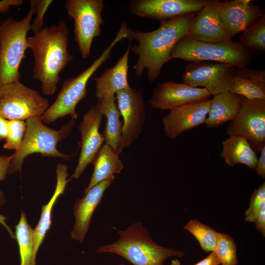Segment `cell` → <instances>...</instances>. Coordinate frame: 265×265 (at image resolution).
Returning a JSON list of instances; mask_svg holds the SVG:
<instances>
[{
	"label": "cell",
	"mask_w": 265,
	"mask_h": 265,
	"mask_svg": "<svg viewBox=\"0 0 265 265\" xmlns=\"http://www.w3.org/2000/svg\"><path fill=\"white\" fill-rule=\"evenodd\" d=\"M220 262L214 251L207 257L197 263L194 265H219Z\"/></svg>",
	"instance_id": "74e56055"
},
{
	"label": "cell",
	"mask_w": 265,
	"mask_h": 265,
	"mask_svg": "<svg viewBox=\"0 0 265 265\" xmlns=\"http://www.w3.org/2000/svg\"><path fill=\"white\" fill-rule=\"evenodd\" d=\"M130 30L131 28L128 27L127 23L122 22L114 39L101 55L79 75L63 81L55 101L40 116L44 123L50 124L68 115L73 120L78 118L76 106L86 96L87 84L89 79L110 57L115 45L123 39L129 38Z\"/></svg>",
	"instance_id": "277c9868"
},
{
	"label": "cell",
	"mask_w": 265,
	"mask_h": 265,
	"mask_svg": "<svg viewBox=\"0 0 265 265\" xmlns=\"http://www.w3.org/2000/svg\"><path fill=\"white\" fill-rule=\"evenodd\" d=\"M197 13L180 16L160 23L157 29L145 32L131 29L129 38L137 45L131 47L138 56L133 66L134 74L140 77L146 70L147 79L153 82L159 76L163 66L171 59V52L177 42L186 36Z\"/></svg>",
	"instance_id": "6da1fadb"
},
{
	"label": "cell",
	"mask_w": 265,
	"mask_h": 265,
	"mask_svg": "<svg viewBox=\"0 0 265 265\" xmlns=\"http://www.w3.org/2000/svg\"><path fill=\"white\" fill-rule=\"evenodd\" d=\"M237 67L221 63L193 62L186 67L184 83L193 87H203L211 95L229 90Z\"/></svg>",
	"instance_id": "7c38bea8"
},
{
	"label": "cell",
	"mask_w": 265,
	"mask_h": 265,
	"mask_svg": "<svg viewBox=\"0 0 265 265\" xmlns=\"http://www.w3.org/2000/svg\"><path fill=\"white\" fill-rule=\"evenodd\" d=\"M123 265V264H120V265Z\"/></svg>",
	"instance_id": "b9f144b4"
},
{
	"label": "cell",
	"mask_w": 265,
	"mask_h": 265,
	"mask_svg": "<svg viewBox=\"0 0 265 265\" xmlns=\"http://www.w3.org/2000/svg\"><path fill=\"white\" fill-rule=\"evenodd\" d=\"M226 133L245 137L255 153H260L265 146V100L242 97L240 108L226 127Z\"/></svg>",
	"instance_id": "30bf717a"
},
{
	"label": "cell",
	"mask_w": 265,
	"mask_h": 265,
	"mask_svg": "<svg viewBox=\"0 0 265 265\" xmlns=\"http://www.w3.org/2000/svg\"><path fill=\"white\" fill-rule=\"evenodd\" d=\"M114 178L113 176L98 184L85 192L82 198L76 201L73 209L75 222L71 233L72 239L83 242L88 231L93 214Z\"/></svg>",
	"instance_id": "d6986e66"
},
{
	"label": "cell",
	"mask_w": 265,
	"mask_h": 265,
	"mask_svg": "<svg viewBox=\"0 0 265 265\" xmlns=\"http://www.w3.org/2000/svg\"><path fill=\"white\" fill-rule=\"evenodd\" d=\"M256 229L265 236V207H264L257 214L254 222Z\"/></svg>",
	"instance_id": "d590c367"
},
{
	"label": "cell",
	"mask_w": 265,
	"mask_h": 265,
	"mask_svg": "<svg viewBox=\"0 0 265 265\" xmlns=\"http://www.w3.org/2000/svg\"><path fill=\"white\" fill-rule=\"evenodd\" d=\"M26 128V121L22 120H10L3 148L19 151L22 147Z\"/></svg>",
	"instance_id": "4dcf8cb0"
},
{
	"label": "cell",
	"mask_w": 265,
	"mask_h": 265,
	"mask_svg": "<svg viewBox=\"0 0 265 265\" xmlns=\"http://www.w3.org/2000/svg\"><path fill=\"white\" fill-rule=\"evenodd\" d=\"M24 3L23 0H0V13H4L12 6H19Z\"/></svg>",
	"instance_id": "8d00e7d4"
},
{
	"label": "cell",
	"mask_w": 265,
	"mask_h": 265,
	"mask_svg": "<svg viewBox=\"0 0 265 265\" xmlns=\"http://www.w3.org/2000/svg\"><path fill=\"white\" fill-rule=\"evenodd\" d=\"M260 156L258 158L256 166L254 169L256 174L262 178H265V146L260 152Z\"/></svg>",
	"instance_id": "e575fe53"
},
{
	"label": "cell",
	"mask_w": 265,
	"mask_h": 265,
	"mask_svg": "<svg viewBox=\"0 0 265 265\" xmlns=\"http://www.w3.org/2000/svg\"><path fill=\"white\" fill-rule=\"evenodd\" d=\"M26 121V128L22 147L12 155L8 174L20 171L25 159L33 153L66 160L74 155L64 154L57 149L58 143L68 136L72 132L75 124L74 120L72 119L58 130L45 125L40 116Z\"/></svg>",
	"instance_id": "8992f818"
},
{
	"label": "cell",
	"mask_w": 265,
	"mask_h": 265,
	"mask_svg": "<svg viewBox=\"0 0 265 265\" xmlns=\"http://www.w3.org/2000/svg\"><path fill=\"white\" fill-rule=\"evenodd\" d=\"M33 231L28 224L25 212H21L20 220L15 226V238L19 248L20 265H31L33 257Z\"/></svg>",
	"instance_id": "4316f807"
},
{
	"label": "cell",
	"mask_w": 265,
	"mask_h": 265,
	"mask_svg": "<svg viewBox=\"0 0 265 265\" xmlns=\"http://www.w3.org/2000/svg\"><path fill=\"white\" fill-rule=\"evenodd\" d=\"M211 105V99L192 102L169 110L162 118L163 130L166 136L176 139L184 132L205 123Z\"/></svg>",
	"instance_id": "2e32d148"
},
{
	"label": "cell",
	"mask_w": 265,
	"mask_h": 265,
	"mask_svg": "<svg viewBox=\"0 0 265 265\" xmlns=\"http://www.w3.org/2000/svg\"><path fill=\"white\" fill-rule=\"evenodd\" d=\"M116 105L123 120L119 152L132 144L141 133L146 111L142 93L130 86L115 95Z\"/></svg>",
	"instance_id": "8fae6325"
},
{
	"label": "cell",
	"mask_w": 265,
	"mask_h": 265,
	"mask_svg": "<svg viewBox=\"0 0 265 265\" xmlns=\"http://www.w3.org/2000/svg\"><path fill=\"white\" fill-rule=\"evenodd\" d=\"M238 43L250 51L258 53L265 50V14L254 24L243 31Z\"/></svg>",
	"instance_id": "83f0119b"
},
{
	"label": "cell",
	"mask_w": 265,
	"mask_h": 265,
	"mask_svg": "<svg viewBox=\"0 0 265 265\" xmlns=\"http://www.w3.org/2000/svg\"><path fill=\"white\" fill-rule=\"evenodd\" d=\"M6 219V216L0 214V224H1L6 229L11 237L13 239H15V234L9 226L7 224Z\"/></svg>",
	"instance_id": "ab89813d"
},
{
	"label": "cell",
	"mask_w": 265,
	"mask_h": 265,
	"mask_svg": "<svg viewBox=\"0 0 265 265\" xmlns=\"http://www.w3.org/2000/svg\"><path fill=\"white\" fill-rule=\"evenodd\" d=\"M221 157L228 165L242 164L254 169L258 157L247 139L239 135H230L222 141Z\"/></svg>",
	"instance_id": "d4e9b609"
},
{
	"label": "cell",
	"mask_w": 265,
	"mask_h": 265,
	"mask_svg": "<svg viewBox=\"0 0 265 265\" xmlns=\"http://www.w3.org/2000/svg\"><path fill=\"white\" fill-rule=\"evenodd\" d=\"M118 151L105 144L102 146L92 163L94 170L90 182L84 190V193L92 187L120 173L124 166L119 158Z\"/></svg>",
	"instance_id": "cb8c5ba5"
},
{
	"label": "cell",
	"mask_w": 265,
	"mask_h": 265,
	"mask_svg": "<svg viewBox=\"0 0 265 265\" xmlns=\"http://www.w3.org/2000/svg\"><path fill=\"white\" fill-rule=\"evenodd\" d=\"M69 31L66 23L61 20L27 38L28 49L35 59L33 77L40 82L44 95L54 94L60 73L74 59L68 51Z\"/></svg>",
	"instance_id": "7a4b0ae2"
},
{
	"label": "cell",
	"mask_w": 265,
	"mask_h": 265,
	"mask_svg": "<svg viewBox=\"0 0 265 265\" xmlns=\"http://www.w3.org/2000/svg\"><path fill=\"white\" fill-rule=\"evenodd\" d=\"M207 0H132L130 12L134 15L160 22L199 12Z\"/></svg>",
	"instance_id": "4fadbf2b"
},
{
	"label": "cell",
	"mask_w": 265,
	"mask_h": 265,
	"mask_svg": "<svg viewBox=\"0 0 265 265\" xmlns=\"http://www.w3.org/2000/svg\"><path fill=\"white\" fill-rule=\"evenodd\" d=\"M30 3V9L23 19L8 18L0 24V86L20 81L19 67L26 57V36L36 11L32 0Z\"/></svg>",
	"instance_id": "5b68a950"
},
{
	"label": "cell",
	"mask_w": 265,
	"mask_h": 265,
	"mask_svg": "<svg viewBox=\"0 0 265 265\" xmlns=\"http://www.w3.org/2000/svg\"><path fill=\"white\" fill-rule=\"evenodd\" d=\"M116 241L100 247L98 253H111L125 259L133 265H164L169 257H183L181 251L160 246L155 242L140 222L124 230H118Z\"/></svg>",
	"instance_id": "3957f363"
},
{
	"label": "cell",
	"mask_w": 265,
	"mask_h": 265,
	"mask_svg": "<svg viewBox=\"0 0 265 265\" xmlns=\"http://www.w3.org/2000/svg\"><path fill=\"white\" fill-rule=\"evenodd\" d=\"M35 7L36 16L33 22L31 24L30 30L34 34L42 29L45 13L51 4L53 2L52 0H32Z\"/></svg>",
	"instance_id": "d6a6232c"
},
{
	"label": "cell",
	"mask_w": 265,
	"mask_h": 265,
	"mask_svg": "<svg viewBox=\"0 0 265 265\" xmlns=\"http://www.w3.org/2000/svg\"><path fill=\"white\" fill-rule=\"evenodd\" d=\"M219 0H207L204 7L197 13L186 36L206 42H228L232 41L224 28L218 13Z\"/></svg>",
	"instance_id": "e0dca14e"
},
{
	"label": "cell",
	"mask_w": 265,
	"mask_h": 265,
	"mask_svg": "<svg viewBox=\"0 0 265 265\" xmlns=\"http://www.w3.org/2000/svg\"><path fill=\"white\" fill-rule=\"evenodd\" d=\"M68 176L67 166L62 163L58 164L56 168V184L54 192L48 203L42 206L39 221L33 231V248L31 265H36L37 253L50 228L52 211L59 196L64 193L69 181L67 179Z\"/></svg>",
	"instance_id": "44dd1931"
},
{
	"label": "cell",
	"mask_w": 265,
	"mask_h": 265,
	"mask_svg": "<svg viewBox=\"0 0 265 265\" xmlns=\"http://www.w3.org/2000/svg\"><path fill=\"white\" fill-rule=\"evenodd\" d=\"M96 105L101 113L106 119V126L103 133L105 144L119 152L123 122L120 120L115 95L98 100Z\"/></svg>",
	"instance_id": "484cf974"
},
{
	"label": "cell",
	"mask_w": 265,
	"mask_h": 265,
	"mask_svg": "<svg viewBox=\"0 0 265 265\" xmlns=\"http://www.w3.org/2000/svg\"><path fill=\"white\" fill-rule=\"evenodd\" d=\"M171 59L202 62L214 61L237 68L247 67L252 60V53L238 42L212 43L194 40L184 36L172 49Z\"/></svg>",
	"instance_id": "52a82bcc"
},
{
	"label": "cell",
	"mask_w": 265,
	"mask_h": 265,
	"mask_svg": "<svg viewBox=\"0 0 265 265\" xmlns=\"http://www.w3.org/2000/svg\"><path fill=\"white\" fill-rule=\"evenodd\" d=\"M229 91L249 100H265V70L237 68Z\"/></svg>",
	"instance_id": "7402d4cb"
},
{
	"label": "cell",
	"mask_w": 265,
	"mask_h": 265,
	"mask_svg": "<svg viewBox=\"0 0 265 265\" xmlns=\"http://www.w3.org/2000/svg\"><path fill=\"white\" fill-rule=\"evenodd\" d=\"M241 101V96L229 91L213 95L205 126L208 128H214L234 120L240 108Z\"/></svg>",
	"instance_id": "603a6c76"
},
{
	"label": "cell",
	"mask_w": 265,
	"mask_h": 265,
	"mask_svg": "<svg viewBox=\"0 0 265 265\" xmlns=\"http://www.w3.org/2000/svg\"><path fill=\"white\" fill-rule=\"evenodd\" d=\"M130 44L123 55L115 65L106 69L100 76L94 78L95 97L98 100L115 96L119 91L129 88L128 74Z\"/></svg>",
	"instance_id": "ffe728a7"
},
{
	"label": "cell",
	"mask_w": 265,
	"mask_h": 265,
	"mask_svg": "<svg viewBox=\"0 0 265 265\" xmlns=\"http://www.w3.org/2000/svg\"><path fill=\"white\" fill-rule=\"evenodd\" d=\"M8 120L0 116V140L5 139L8 131Z\"/></svg>",
	"instance_id": "f35d334b"
},
{
	"label": "cell",
	"mask_w": 265,
	"mask_h": 265,
	"mask_svg": "<svg viewBox=\"0 0 265 265\" xmlns=\"http://www.w3.org/2000/svg\"><path fill=\"white\" fill-rule=\"evenodd\" d=\"M65 7L74 20L75 40L82 59L90 54L94 39L101 34L104 23L102 12L105 5L103 0H67Z\"/></svg>",
	"instance_id": "ba28073f"
},
{
	"label": "cell",
	"mask_w": 265,
	"mask_h": 265,
	"mask_svg": "<svg viewBox=\"0 0 265 265\" xmlns=\"http://www.w3.org/2000/svg\"><path fill=\"white\" fill-rule=\"evenodd\" d=\"M265 207V183L255 189L251 196L249 206L245 212V221L254 222L260 211Z\"/></svg>",
	"instance_id": "1f68e13d"
},
{
	"label": "cell",
	"mask_w": 265,
	"mask_h": 265,
	"mask_svg": "<svg viewBox=\"0 0 265 265\" xmlns=\"http://www.w3.org/2000/svg\"><path fill=\"white\" fill-rule=\"evenodd\" d=\"M184 229L196 238L204 251L209 252L214 250L220 233L196 219L190 220Z\"/></svg>",
	"instance_id": "f1b7e54d"
},
{
	"label": "cell",
	"mask_w": 265,
	"mask_h": 265,
	"mask_svg": "<svg viewBox=\"0 0 265 265\" xmlns=\"http://www.w3.org/2000/svg\"><path fill=\"white\" fill-rule=\"evenodd\" d=\"M12 158L13 155L7 156L0 155V181L6 178ZM6 201L3 192L0 190V206L3 205Z\"/></svg>",
	"instance_id": "836d02e7"
},
{
	"label": "cell",
	"mask_w": 265,
	"mask_h": 265,
	"mask_svg": "<svg viewBox=\"0 0 265 265\" xmlns=\"http://www.w3.org/2000/svg\"><path fill=\"white\" fill-rule=\"evenodd\" d=\"M49 106L47 99L20 81L0 86V116L8 120L41 116Z\"/></svg>",
	"instance_id": "9c48e42d"
},
{
	"label": "cell",
	"mask_w": 265,
	"mask_h": 265,
	"mask_svg": "<svg viewBox=\"0 0 265 265\" xmlns=\"http://www.w3.org/2000/svg\"><path fill=\"white\" fill-rule=\"evenodd\" d=\"M213 251L221 265H237L238 264L236 244L230 235L220 233Z\"/></svg>",
	"instance_id": "f546056e"
},
{
	"label": "cell",
	"mask_w": 265,
	"mask_h": 265,
	"mask_svg": "<svg viewBox=\"0 0 265 265\" xmlns=\"http://www.w3.org/2000/svg\"><path fill=\"white\" fill-rule=\"evenodd\" d=\"M211 96L204 88L168 81L157 84L149 103L154 109L170 110L186 104L210 99Z\"/></svg>",
	"instance_id": "9a60e30c"
},
{
	"label": "cell",
	"mask_w": 265,
	"mask_h": 265,
	"mask_svg": "<svg viewBox=\"0 0 265 265\" xmlns=\"http://www.w3.org/2000/svg\"><path fill=\"white\" fill-rule=\"evenodd\" d=\"M218 13L232 38L254 24L263 14L261 8L251 0L219 1Z\"/></svg>",
	"instance_id": "ac0fdd59"
},
{
	"label": "cell",
	"mask_w": 265,
	"mask_h": 265,
	"mask_svg": "<svg viewBox=\"0 0 265 265\" xmlns=\"http://www.w3.org/2000/svg\"><path fill=\"white\" fill-rule=\"evenodd\" d=\"M170 265H181V264L178 259H175L171 261Z\"/></svg>",
	"instance_id": "60d3db41"
},
{
	"label": "cell",
	"mask_w": 265,
	"mask_h": 265,
	"mask_svg": "<svg viewBox=\"0 0 265 265\" xmlns=\"http://www.w3.org/2000/svg\"><path fill=\"white\" fill-rule=\"evenodd\" d=\"M103 115L96 105H92L79 124L81 134L80 152L77 165L71 179L79 178L87 166L92 163L104 140L99 132Z\"/></svg>",
	"instance_id": "5bb4252c"
}]
</instances>
